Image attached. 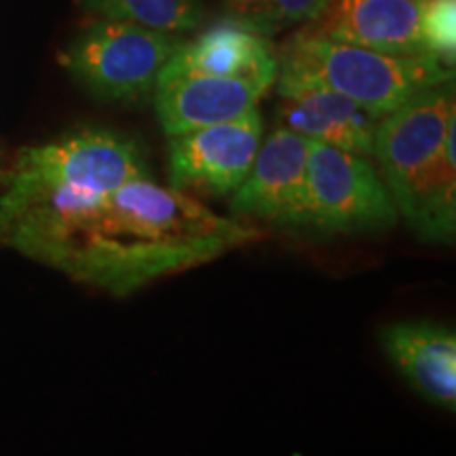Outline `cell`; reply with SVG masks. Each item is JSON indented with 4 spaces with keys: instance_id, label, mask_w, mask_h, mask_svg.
Returning a JSON list of instances; mask_svg holds the SVG:
<instances>
[{
    "instance_id": "obj_1",
    "label": "cell",
    "mask_w": 456,
    "mask_h": 456,
    "mask_svg": "<svg viewBox=\"0 0 456 456\" xmlns=\"http://www.w3.org/2000/svg\"><path fill=\"white\" fill-rule=\"evenodd\" d=\"M256 239L258 228L151 178L0 231V241L28 258L112 296L197 269Z\"/></svg>"
},
{
    "instance_id": "obj_2",
    "label": "cell",
    "mask_w": 456,
    "mask_h": 456,
    "mask_svg": "<svg viewBox=\"0 0 456 456\" xmlns=\"http://www.w3.org/2000/svg\"><path fill=\"white\" fill-rule=\"evenodd\" d=\"M454 135L456 104L450 83L416 95L379 121L372 157L408 226L454 208Z\"/></svg>"
},
{
    "instance_id": "obj_3",
    "label": "cell",
    "mask_w": 456,
    "mask_h": 456,
    "mask_svg": "<svg viewBox=\"0 0 456 456\" xmlns=\"http://www.w3.org/2000/svg\"><path fill=\"white\" fill-rule=\"evenodd\" d=\"M433 55H395L300 30L277 51V91L322 87L385 117L416 95L452 83Z\"/></svg>"
},
{
    "instance_id": "obj_4",
    "label": "cell",
    "mask_w": 456,
    "mask_h": 456,
    "mask_svg": "<svg viewBox=\"0 0 456 456\" xmlns=\"http://www.w3.org/2000/svg\"><path fill=\"white\" fill-rule=\"evenodd\" d=\"M182 43L175 34L131 21L98 20L74 38L61 64L94 98L138 104L155 91L159 74Z\"/></svg>"
},
{
    "instance_id": "obj_5",
    "label": "cell",
    "mask_w": 456,
    "mask_h": 456,
    "mask_svg": "<svg viewBox=\"0 0 456 456\" xmlns=\"http://www.w3.org/2000/svg\"><path fill=\"white\" fill-rule=\"evenodd\" d=\"M399 212L370 157L311 142L306 159V228L323 235L389 231Z\"/></svg>"
},
{
    "instance_id": "obj_6",
    "label": "cell",
    "mask_w": 456,
    "mask_h": 456,
    "mask_svg": "<svg viewBox=\"0 0 456 456\" xmlns=\"http://www.w3.org/2000/svg\"><path fill=\"white\" fill-rule=\"evenodd\" d=\"M7 175L85 195H106L131 180L151 178V169L138 142L117 131L81 129L24 148Z\"/></svg>"
},
{
    "instance_id": "obj_7",
    "label": "cell",
    "mask_w": 456,
    "mask_h": 456,
    "mask_svg": "<svg viewBox=\"0 0 456 456\" xmlns=\"http://www.w3.org/2000/svg\"><path fill=\"white\" fill-rule=\"evenodd\" d=\"M262 129V117L254 108L232 121L171 135L169 186L195 199L232 195L252 169Z\"/></svg>"
},
{
    "instance_id": "obj_8",
    "label": "cell",
    "mask_w": 456,
    "mask_h": 456,
    "mask_svg": "<svg viewBox=\"0 0 456 456\" xmlns=\"http://www.w3.org/2000/svg\"><path fill=\"white\" fill-rule=\"evenodd\" d=\"M311 140L277 127L256 152L248 178L232 192L235 218L306 228V159Z\"/></svg>"
},
{
    "instance_id": "obj_9",
    "label": "cell",
    "mask_w": 456,
    "mask_h": 456,
    "mask_svg": "<svg viewBox=\"0 0 456 456\" xmlns=\"http://www.w3.org/2000/svg\"><path fill=\"white\" fill-rule=\"evenodd\" d=\"M182 77H265L277 81V51L252 20L228 17L195 41L182 43L159 74V83Z\"/></svg>"
},
{
    "instance_id": "obj_10",
    "label": "cell",
    "mask_w": 456,
    "mask_h": 456,
    "mask_svg": "<svg viewBox=\"0 0 456 456\" xmlns=\"http://www.w3.org/2000/svg\"><path fill=\"white\" fill-rule=\"evenodd\" d=\"M275 81L265 77H182L159 83L155 106L165 135L186 134L258 108Z\"/></svg>"
},
{
    "instance_id": "obj_11",
    "label": "cell",
    "mask_w": 456,
    "mask_h": 456,
    "mask_svg": "<svg viewBox=\"0 0 456 456\" xmlns=\"http://www.w3.org/2000/svg\"><path fill=\"white\" fill-rule=\"evenodd\" d=\"M425 0H328L302 30L395 55H427L420 38Z\"/></svg>"
},
{
    "instance_id": "obj_12",
    "label": "cell",
    "mask_w": 456,
    "mask_h": 456,
    "mask_svg": "<svg viewBox=\"0 0 456 456\" xmlns=\"http://www.w3.org/2000/svg\"><path fill=\"white\" fill-rule=\"evenodd\" d=\"M380 345L410 387L444 410L456 408V334L429 322H403L380 332Z\"/></svg>"
},
{
    "instance_id": "obj_13",
    "label": "cell",
    "mask_w": 456,
    "mask_h": 456,
    "mask_svg": "<svg viewBox=\"0 0 456 456\" xmlns=\"http://www.w3.org/2000/svg\"><path fill=\"white\" fill-rule=\"evenodd\" d=\"M279 104V118L283 127L311 142L372 157L374 134L379 121L363 106L322 87H302L285 91Z\"/></svg>"
},
{
    "instance_id": "obj_14",
    "label": "cell",
    "mask_w": 456,
    "mask_h": 456,
    "mask_svg": "<svg viewBox=\"0 0 456 456\" xmlns=\"http://www.w3.org/2000/svg\"><path fill=\"white\" fill-rule=\"evenodd\" d=\"M83 4L104 20L131 21L167 34L195 30L203 20L201 0H83Z\"/></svg>"
},
{
    "instance_id": "obj_15",
    "label": "cell",
    "mask_w": 456,
    "mask_h": 456,
    "mask_svg": "<svg viewBox=\"0 0 456 456\" xmlns=\"http://www.w3.org/2000/svg\"><path fill=\"white\" fill-rule=\"evenodd\" d=\"M420 38L427 55L454 68L456 60V0H425Z\"/></svg>"
},
{
    "instance_id": "obj_16",
    "label": "cell",
    "mask_w": 456,
    "mask_h": 456,
    "mask_svg": "<svg viewBox=\"0 0 456 456\" xmlns=\"http://www.w3.org/2000/svg\"><path fill=\"white\" fill-rule=\"evenodd\" d=\"M326 4L328 0H265L258 15L249 20L266 34H271L277 28L311 24L322 15Z\"/></svg>"
}]
</instances>
